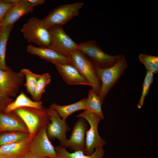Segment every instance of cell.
<instances>
[{
	"label": "cell",
	"instance_id": "cell-1",
	"mask_svg": "<svg viewBox=\"0 0 158 158\" xmlns=\"http://www.w3.org/2000/svg\"><path fill=\"white\" fill-rule=\"evenodd\" d=\"M20 31L29 42L34 43L40 47H50L52 41L51 29L43 19L35 17L30 18L23 25Z\"/></svg>",
	"mask_w": 158,
	"mask_h": 158
},
{
	"label": "cell",
	"instance_id": "cell-2",
	"mask_svg": "<svg viewBox=\"0 0 158 158\" xmlns=\"http://www.w3.org/2000/svg\"><path fill=\"white\" fill-rule=\"evenodd\" d=\"M79 44V49L83 56L95 66L105 68L114 65L124 56L122 54L110 55L105 53L95 40L82 42Z\"/></svg>",
	"mask_w": 158,
	"mask_h": 158
},
{
	"label": "cell",
	"instance_id": "cell-3",
	"mask_svg": "<svg viewBox=\"0 0 158 158\" xmlns=\"http://www.w3.org/2000/svg\"><path fill=\"white\" fill-rule=\"evenodd\" d=\"M25 123L30 136L33 137L42 128L50 123L47 108L41 109L23 107L13 111Z\"/></svg>",
	"mask_w": 158,
	"mask_h": 158
},
{
	"label": "cell",
	"instance_id": "cell-4",
	"mask_svg": "<svg viewBox=\"0 0 158 158\" xmlns=\"http://www.w3.org/2000/svg\"><path fill=\"white\" fill-rule=\"evenodd\" d=\"M128 66L125 56L111 67L102 69L95 66L101 82L99 97L102 104L109 91L119 80Z\"/></svg>",
	"mask_w": 158,
	"mask_h": 158
},
{
	"label": "cell",
	"instance_id": "cell-5",
	"mask_svg": "<svg viewBox=\"0 0 158 158\" xmlns=\"http://www.w3.org/2000/svg\"><path fill=\"white\" fill-rule=\"evenodd\" d=\"M68 57L71 64L86 79L92 88L99 96L101 82L96 72L95 66L78 49L71 51Z\"/></svg>",
	"mask_w": 158,
	"mask_h": 158
},
{
	"label": "cell",
	"instance_id": "cell-6",
	"mask_svg": "<svg viewBox=\"0 0 158 158\" xmlns=\"http://www.w3.org/2000/svg\"><path fill=\"white\" fill-rule=\"evenodd\" d=\"M76 117L85 119L90 125V128L87 131L86 134L84 152L85 155H90L96 149L103 147L107 144L106 141L99 135L98 130V124L102 119L97 114L86 110L78 114Z\"/></svg>",
	"mask_w": 158,
	"mask_h": 158
},
{
	"label": "cell",
	"instance_id": "cell-7",
	"mask_svg": "<svg viewBox=\"0 0 158 158\" xmlns=\"http://www.w3.org/2000/svg\"><path fill=\"white\" fill-rule=\"evenodd\" d=\"M83 3L76 2L59 6L52 10L43 20L49 28L55 26H61L78 16Z\"/></svg>",
	"mask_w": 158,
	"mask_h": 158
},
{
	"label": "cell",
	"instance_id": "cell-8",
	"mask_svg": "<svg viewBox=\"0 0 158 158\" xmlns=\"http://www.w3.org/2000/svg\"><path fill=\"white\" fill-rule=\"evenodd\" d=\"M24 79V75L20 71H14L8 66L6 70L0 69V90L8 97H15Z\"/></svg>",
	"mask_w": 158,
	"mask_h": 158
},
{
	"label": "cell",
	"instance_id": "cell-9",
	"mask_svg": "<svg viewBox=\"0 0 158 158\" xmlns=\"http://www.w3.org/2000/svg\"><path fill=\"white\" fill-rule=\"evenodd\" d=\"M47 110L50 121L47 128V136L49 139H57L60 145L65 147L68 140L66 133L71 128L56 111L49 107Z\"/></svg>",
	"mask_w": 158,
	"mask_h": 158
},
{
	"label": "cell",
	"instance_id": "cell-10",
	"mask_svg": "<svg viewBox=\"0 0 158 158\" xmlns=\"http://www.w3.org/2000/svg\"><path fill=\"white\" fill-rule=\"evenodd\" d=\"M50 29L52 41L50 48L68 57L71 51L78 49L79 44L75 42L66 33L62 26H54L51 28Z\"/></svg>",
	"mask_w": 158,
	"mask_h": 158
},
{
	"label": "cell",
	"instance_id": "cell-11",
	"mask_svg": "<svg viewBox=\"0 0 158 158\" xmlns=\"http://www.w3.org/2000/svg\"><path fill=\"white\" fill-rule=\"evenodd\" d=\"M47 126L41 128L32 138L30 145V151L42 158H56V153L47 133Z\"/></svg>",
	"mask_w": 158,
	"mask_h": 158
},
{
	"label": "cell",
	"instance_id": "cell-12",
	"mask_svg": "<svg viewBox=\"0 0 158 158\" xmlns=\"http://www.w3.org/2000/svg\"><path fill=\"white\" fill-rule=\"evenodd\" d=\"M88 125V123L85 119L79 118L74 125L71 136L68 139L65 147L74 151H84Z\"/></svg>",
	"mask_w": 158,
	"mask_h": 158
},
{
	"label": "cell",
	"instance_id": "cell-13",
	"mask_svg": "<svg viewBox=\"0 0 158 158\" xmlns=\"http://www.w3.org/2000/svg\"><path fill=\"white\" fill-rule=\"evenodd\" d=\"M34 9V7L30 4L27 0H21L6 13L0 21L1 27L13 25L21 17L32 12Z\"/></svg>",
	"mask_w": 158,
	"mask_h": 158
},
{
	"label": "cell",
	"instance_id": "cell-14",
	"mask_svg": "<svg viewBox=\"0 0 158 158\" xmlns=\"http://www.w3.org/2000/svg\"><path fill=\"white\" fill-rule=\"evenodd\" d=\"M32 138L30 136L21 142L0 146V158H22L30 151V145Z\"/></svg>",
	"mask_w": 158,
	"mask_h": 158
},
{
	"label": "cell",
	"instance_id": "cell-15",
	"mask_svg": "<svg viewBox=\"0 0 158 158\" xmlns=\"http://www.w3.org/2000/svg\"><path fill=\"white\" fill-rule=\"evenodd\" d=\"M27 51L54 65L71 64L68 57L64 56L50 48L37 47L30 44L27 47Z\"/></svg>",
	"mask_w": 158,
	"mask_h": 158
},
{
	"label": "cell",
	"instance_id": "cell-16",
	"mask_svg": "<svg viewBox=\"0 0 158 158\" xmlns=\"http://www.w3.org/2000/svg\"><path fill=\"white\" fill-rule=\"evenodd\" d=\"M54 65L63 79L67 84L91 86L86 79L71 64H56Z\"/></svg>",
	"mask_w": 158,
	"mask_h": 158
},
{
	"label": "cell",
	"instance_id": "cell-17",
	"mask_svg": "<svg viewBox=\"0 0 158 158\" xmlns=\"http://www.w3.org/2000/svg\"><path fill=\"white\" fill-rule=\"evenodd\" d=\"M19 131L28 133L25 123L13 111L0 113V132Z\"/></svg>",
	"mask_w": 158,
	"mask_h": 158
},
{
	"label": "cell",
	"instance_id": "cell-18",
	"mask_svg": "<svg viewBox=\"0 0 158 158\" xmlns=\"http://www.w3.org/2000/svg\"><path fill=\"white\" fill-rule=\"evenodd\" d=\"M23 107L35 108L41 109L44 107L42 105V102L40 100L36 101L31 99L23 92H22L17 97L15 100L7 105L3 112L8 113L15 109Z\"/></svg>",
	"mask_w": 158,
	"mask_h": 158
},
{
	"label": "cell",
	"instance_id": "cell-19",
	"mask_svg": "<svg viewBox=\"0 0 158 158\" xmlns=\"http://www.w3.org/2000/svg\"><path fill=\"white\" fill-rule=\"evenodd\" d=\"M56 153V158H103L105 152L103 147L96 149L91 155H88L84 154V151L78 150L70 153L65 147L60 145L54 147Z\"/></svg>",
	"mask_w": 158,
	"mask_h": 158
},
{
	"label": "cell",
	"instance_id": "cell-20",
	"mask_svg": "<svg viewBox=\"0 0 158 158\" xmlns=\"http://www.w3.org/2000/svg\"><path fill=\"white\" fill-rule=\"evenodd\" d=\"M86 99L85 98L75 103L67 105H61L53 103L49 106V107L56 111L62 119L66 121L67 118L73 113L86 109Z\"/></svg>",
	"mask_w": 158,
	"mask_h": 158
},
{
	"label": "cell",
	"instance_id": "cell-21",
	"mask_svg": "<svg viewBox=\"0 0 158 158\" xmlns=\"http://www.w3.org/2000/svg\"><path fill=\"white\" fill-rule=\"evenodd\" d=\"M102 104L100 98L92 88L88 94V97L85 100L86 110L89 112L94 113L99 116L102 119L104 118L102 105Z\"/></svg>",
	"mask_w": 158,
	"mask_h": 158
},
{
	"label": "cell",
	"instance_id": "cell-22",
	"mask_svg": "<svg viewBox=\"0 0 158 158\" xmlns=\"http://www.w3.org/2000/svg\"><path fill=\"white\" fill-rule=\"evenodd\" d=\"M13 27L8 25L0 28V69L3 70H6L8 67L5 61L6 44Z\"/></svg>",
	"mask_w": 158,
	"mask_h": 158
},
{
	"label": "cell",
	"instance_id": "cell-23",
	"mask_svg": "<svg viewBox=\"0 0 158 158\" xmlns=\"http://www.w3.org/2000/svg\"><path fill=\"white\" fill-rule=\"evenodd\" d=\"M30 137L28 133L19 131H6L0 133V146L9 143L17 142Z\"/></svg>",
	"mask_w": 158,
	"mask_h": 158
},
{
	"label": "cell",
	"instance_id": "cell-24",
	"mask_svg": "<svg viewBox=\"0 0 158 158\" xmlns=\"http://www.w3.org/2000/svg\"><path fill=\"white\" fill-rule=\"evenodd\" d=\"M20 72L24 75L26 82L24 84L28 93L32 97L33 96L37 82L40 75L34 73L29 69H22Z\"/></svg>",
	"mask_w": 158,
	"mask_h": 158
},
{
	"label": "cell",
	"instance_id": "cell-25",
	"mask_svg": "<svg viewBox=\"0 0 158 158\" xmlns=\"http://www.w3.org/2000/svg\"><path fill=\"white\" fill-rule=\"evenodd\" d=\"M51 76L48 73L40 75L36 84L33 97V100L38 101L40 100L42 96L45 91V88L51 81Z\"/></svg>",
	"mask_w": 158,
	"mask_h": 158
},
{
	"label": "cell",
	"instance_id": "cell-26",
	"mask_svg": "<svg viewBox=\"0 0 158 158\" xmlns=\"http://www.w3.org/2000/svg\"><path fill=\"white\" fill-rule=\"evenodd\" d=\"M140 61L146 68V70L154 74L158 73V57L157 56L140 54L138 56Z\"/></svg>",
	"mask_w": 158,
	"mask_h": 158
},
{
	"label": "cell",
	"instance_id": "cell-27",
	"mask_svg": "<svg viewBox=\"0 0 158 158\" xmlns=\"http://www.w3.org/2000/svg\"><path fill=\"white\" fill-rule=\"evenodd\" d=\"M146 71L142 84L141 95L137 105V107L139 109L142 107L145 99L148 93L150 86L153 81L154 73L149 71L146 70Z\"/></svg>",
	"mask_w": 158,
	"mask_h": 158
},
{
	"label": "cell",
	"instance_id": "cell-28",
	"mask_svg": "<svg viewBox=\"0 0 158 158\" xmlns=\"http://www.w3.org/2000/svg\"><path fill=\"white\" fill-rule=\"evenodd\" d=\"M13 101V99L6 96L0 90V113L3 112L6 106Z\"/></svg>",
	"mask_w": 158,
	"mask_h": 158
},
{
	"label": "cell",
	"instance_id": "cell-29",
	"mask_svg": "<svg viewBox=\"0 0 158 158\" xmlns=\"http://www.w3.org/2000/svg\"><path fill=\"white\" fill-rule=\"evenodd\" d=\"M14 5L5 4L0 1V21L7 11Z\"/></svg>",
	"mask_w": 158,
	"mask_h": 158
},
{
	"label": "cell",
	"instance_id": "cell-30",
	"mask_svg": "<svg viewBox=\"0 0 158 158\" xmlns=\"http://www.w3.org/2000/svg\"><path fill=\"white\" fill-rule=\"evenodd\" d=\"M27 1L30 4L34 7L38 5L42 4L45 1L44 0H27Z\"/></svg>",
	"mask_w": 158,
	"mask_h": 158
},
{
	"label": "cell",
	"instance_id": "cell-31",
	"mask_svg": "<svg viewBox=\"0 0 158 158\" xmlns=\"http://www.w3.org/2000/svg\"><path fill=\"white\" fill-rule=\"evenodd\" d=\"M21 0H0L2 3L10 4L15 5L18 3Z\"/></svg>",
	"mask_w": 158,
	"mask_h": 158
},
{
	"label": "cell",
	"instance_id": "cell-32",
	"mask_svg": "<svg viewBox=\"0 0 158 158\" xmlns=\"http://www.w3.org/2000/svg\"><path fill=\"white\" fill-rule=\"evenodd\" d=\"M22 158H42L33 154L30 151L29 152Z\"/></svg>",
	"mask_w": 158,
	"mask_h": 158
},
{
	"label": "cell",
	"instance_id": "cell-33",
	"mask_svg": "<svg viewBox=\"0 0 158 158\" xmlns=\"http://www.w3.org/2000/svg\"><path fill=\"white\" fill-rule=\"evenodd\" d=\"M44 158H51L49 157H44Z\"/></svg>",
	"mask_w": 158,
	"mask_h": 158
},
{
	"label": "cell",
	"instance_id": "cell-34",
	"mask_svg": "<svg viewBox=\"0 0 158 158\" xmlns=\"http://www.w3.org/2000/svg\"><path fill=\"white\" fill-rule=\"evenodd\" d=\"M0 27H1V26H0Z\"/></svg>",
	"mask_w": 158,
	"mask_h": 158
},
{
	"label": "cell",
	"instance_id": "cell-35",
	"mask_svg": "<svg viewBox=\"0 0 158 158\" xmlns=\"http://www.w3.org/2000/svg\"><path fill=\"white\" fill-rule=\"evenodd\" d=\"M1 133L0 132V133Z\"/></svg>",
	"mask_w": 158,
	"mask_h": 158
}]
</instances>
